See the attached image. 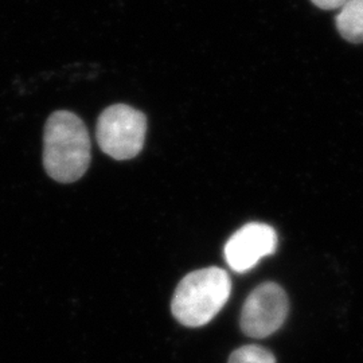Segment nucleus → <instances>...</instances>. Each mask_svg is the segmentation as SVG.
Here are the masks:
<instances>
[{"mask_svg":"<svg viewBox=\"0 0 363 363\" xmlns=\"http://www.w3.org/2000/svg\"><path fill=\"white\" fill-rule=\"evenodd\" d=\"M229 363H276V358L271 351L265 350L256 345H247L234 351L229 358Z\"/></svg>","mask_w":363,"mask_h":363,"instance_id":"0eeeda50","label":"nucleus"},{"mask_svg":"<svg viewBox=\"0 0 363 363\" xmlns=\"http://www.w3.org/2000/svg\"><path fill=\"white\" fill-rule=\"evenodd\" d=\"M147 117L130 105L108 106L99 117L96 138L105 154L116 160H128L143 150Z\"/></svg>","mask_w":363,"mask_h":363,"instance_id":"7ed1b4c3","label":"nucleus"},{"mask_svg":"<svg viewBox=\"0 0 363 363\" xmlns=\"http://www.w3.org/2000/svg\"><path fill=\"white\" fill-rule=\"evenodd\" d=\"M312 3L322 10L342 9L347 0H311Z\"/></svg>","mask_w":363,"mask_h":363,"instance_id":"6e6552de","label":"nucleus"},{"mask_svg":"<svg viewBox=\"0 0 363 363\" xmlns=\"http://www.w3.org/2000/svg\"><path fill=\"white\" fill-rule=\"evenodd\" d=\"M277 242L279 238L272 226L250 222L228 240L225 259L234 272H247L259 264V259L273 255Z\"/></svg>","mask_w":363,"mask_h":363,"instance_id":"39448f33","label":"nucleus"},{"mask_svg":"<svg viewBox=\"0 0 363 363\" xmlns=\"http://www.w3.org/2000/svg\"><path fill=\"white\" fill-rule=\"evenodd\" d=\"M91 164V139L84 121L58 111L49 117L43 136V166L54 181L73 183Z\"/></svg>","mask_w":363,"mask_h":363,"instance_id":"f257e3e1","label":"nucleus"},{"mask_svg":"<svg viewBox=\"0 0 363 363\" xmlns=\"http://www.w3.org/2000/svg\"><path fill=\"white\" fill-rule=\"evenodd\" d=\"M232 292L229 274L217 267L189 273L177 286L171 312L186 327H202L223 308Z\"/></svg>","mask_w":363,"mask_h":363,"instance_id":"f03ea898","label":"nucleus"},{"mask_svg":"<svg viewBox=\"0 0 363 363\" xmlns=\"http://www.w3.org/2000/svg\"><path fill=\"white\" fill-rule=\"evenodd\" d=\"M342 38L351 43H363V0H347L335 19Z\"/></svg>","mask_w":363,"mask_h":363,"instance_id":"423d86ee","label":"nucleus"},{"mask_svg":"<svg viewBox=\"0 0 363 363\" xmlns=\"http://www.w3.org/2000/svg\"><path fill=\"white\" fill-rule=\"evenodd\" d=\"M289 312L286 291L274 283H264L247 296L241 312V328L250 337H267L284 325Z\"/></svg>","mask_w":363,"mask_h":363,"instance_id":"20e7f679","label":"nucleus"}]
</instances>
